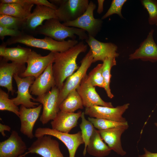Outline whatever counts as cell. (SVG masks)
I'll use <instances>...</instances> for the list:
<instances>
[{"instance_id": "cell-39", "label": "cell", "mask_w": 157, "mask_h": 157, "mask_svg": "<svg viewBox=\"0 0 157 157\" xmlns=\"http://www.w3.org/2000/svg\"><path fill=\"white\" fill-rule=\"evenodd\" d=\"M97 2L98 7L97 12L98 14H100L102 13L103 11V5L104 0H98Z\"/></svg>"}, {"instance_id": "cell-26", "label": "cell", "mask_w": 157, "mask_h": 157, "mask_svg": "<svg viewBox=\"0 0 157 157\" xmlns=\"http://www.w3.org/2000/svg\"><path fill=\"white\" fill-rule=\"evenodd\" d=\"M82 99L76 90L70 92L59 106L61 111L74 113L78 109L83 108Z\"/></svg>"}, {"instance_id": "cell-8", "label": "cell", "mask_w": 157, "mask_h": 157, "mask_svg": "<svg viewBox=\"0 0 157 157\" xmlns=\"http://www.w3.org/2000/svg\"><path fill=\"white\" fill-rule=\"evenodd\" d=\"M29 153L36 154L42 157H64L58 141L47 135L37 138L28 149V151L21 157Z\"/></svg>"}, {"instance_id": "cell-37", "label": "cell", "mask_w": 157, "mask_h": 157, "mask_svg": "<svg viewBox=\"0 0 157 157\" xmlns=\"http://www.w3.org/2000/svg\"><path fill=\"white\" fill-rule=\"evenodd\" d=\"M144 154L139 155L138 157H157V153H152L144 148Z\"/></svg>"}, {"instance_id": "cell-4", "label": "cell", "mask_w": 157, "mask_h": 157, "mask_svg": "<svg viewBox=\"0 0 157 157\" xmlns=\"http://www.w3.org/2000/svg\"><path fill=\"white\" fill-rule=\"evenodd\" d=\"M50 1L58 6L56 10L60 22L72 21L81 16L86 11L89 4L88 0H53Z\"/></svg>"}, {"instance_id": "cell-31", "label": "cell", "mask_w": 157, "mask_h": 157, "mask_svg": "<svg viewBox=\"0 0 157 157\" xmlns=\"http://www.w3.org/2000/svg\"><path fill=\"white\" fill-rule=\"evenodd\" d=\"M19 109L12 100L9 98L8 93L0 89V110L11 112L19 116Z\"/></svg>"}, {"instance_id": "cell-34", "label": "cell", "mask_w": 157, "mask_h": 157, "mask_svg": "<svg viewBox=\"0 0 157 157\" xmlns=\"http://www.w3.org/2000/svg\"><path fill=\"white\" fill-rule=\"evenodd\" d=\"M127 1L126 0H112L110 7L101 19L103 20L114 14H117L121 18H123L122 14V9Z\"/></svg>"}, {"instance_id": "cell-1", "label": "cell", "mask_w": 157, "mask_h": 157, "mask_svg": "<svg viewBox=\"0 0 157 157\" xmlns=\"http://www.w3.org/2000/svg\"><path fill=\"white\" fill-rule=\"evenodd\" d=\"M88 46L83 41L78 42L67 50L62 52H55L52 72L56 86L60 90L64 81L79 67L76 60L79 54L86 52Z\"/></svg>"}, {"instance_id": "cell-41", "label": "cell", "mask_w": 157, "mask_h": 157, "mask_svg": "<svg viewBox=\"0 0 157 157\" xmlns=\"http://www.w3.org/2000/svg\"><path fill=\"white\" fill-rule=\"evenodd\" d=\"M156 25L157 26V23L156 24Z\"/></svg>"}, {"instance_id": "cell-25", "label": "cell", "mask_w": 157, "mask_h": 157, "mask_svg": "<svg viewBox=\"0 0 157 157\" xmlns=\"http://www.w3.org/2000/svg\"><path fill=\"white\" fill-rule=\"evenodd\" d=\"M95 128L86 148L87 152L96 157H104L109 155L111 150L105 143Z\"/></svg>"}, {"instance_id": "cell-30", "label": "cell", "mask_w": 157, "mask_h": 157, "mask_svg": "<svg viewBox=\"0 0 157 157\" xmlns=\"http://www.w3.org/2000/svg\"><path fill=\"white\" fill-rule=\"evenodd\" d=\"M88 119L92 123L94 128L98 130L108 129L128 124L127 122H119L101 118L89 117Z\"/></svg>"}, {"instance_id": "cell-6", "label": "cell", "mask_w": 157, "mask_h": 157, "mask_svg": "<svg viewBox=\"0 0 157 157\" xmlns=\"http://www.w3.org/2000/svg\"><path fill=\"white\" fill-rule=\"evenodd\" d=\"M96 7V4L90 1L86 11L81 16L75 20L63 24L67 26L83 30L88 35L95 38L100 31L103 23L101 19L94 17L93 12Z\"/></svg>"}, {"instance_id": "cell-11", "label": "cell", "mask_w": 157, "mask_h": 157, "mask_svg": "<svg viewBox=\"0 0 157 157\" xmlns=\"http://www.w3.org/2000/svg\"><path fill=\"white\" fill-rule=\"evenodd\" d=\"M17 84V96L12 100L17 106L21 105L27 108H34L39 106V103L32 101L31 99L35 101L36 99L33 97L29 92V88L34 82L35 78L33 76L24 78L18 75H14L13 77Z\"/></svg>"}, {"instance_id": "cell-13", "label": "cell", "mask_w": 157, "mask_h": 157, "mask_svg": "<svg viewBox=\"0 0 157 157\" xmlns=\"http://www.w3.org/2000/svg\"><path fill=\"white\" fill-rule=\"evenodd\" d=\"M57 18L56 10L45 6L37 5L26 19L22 31L29 34H35V30L44 20Z\"/></svg>"}, {"instance_id": "cell-18", "label": "cell", "mask_w": 157, "mask_h": 157, "mask_svg": "<svg viewBox=\"0 0 157 157\" xmlns=\"http://www.w3.org/2000/svg\"><path fill=\"white\" fill-rule=\"evenodd\" d=\"M154 30L152 29L139 47L129 55L130 60L140 59L143 61L157 62V45L153 38Z\"/></svg>"}, {"instance_id": "cell-7", "label": "cell", "mask_w": 157, "mask_h": 157, "mask_svg": "<svg viewBox=\"0 0 157 157\" xmlns=\"http://www.w3.org/2000/svg\"><path fill=\"white\" fill-rule=\"evenodd\" d=\"M45 135L54 137L63 142L68 150L69 157H75L79 147L84 143L81 131L71 134L47 127H39L35 130L34 136L37 138Z\"/></svg>"}, {"instance_id": "cell-3", "label": "cell", "mask_w": 157, "mask_h": 157, "mask_svg": "<svg viewBox=\"0 0 157 157\" xmlns=\"http://www.w3.org/2000/svg\"><path fill=\"white\" fill-rule=\"evenodd\" d=\"M35 34L44 35L59 41H64L68 37L75 40L76 35L81 40H85L88 38L84 30L66 26L57 18L46 20L44 24L36 28Z\"/></svg>"}, {"instance_id": "cell-15", "label": "cell", "mask_w": 157, "mask_h": 157, "mask_svg": "<svg viewBox=\"0 0 157 157\" xmlns=\"http://www.w3.org/2000/svg\"><path fill=\"white\" fill-rule=\"evenodd\" d=\"M25 64L14 63H8L0 57V86L6 88L8 92H10L13 95L15 92L12 84V78L14 75L19 76L25 70Z\"/></svg>"}, {"instance_id": "cell-10", "label": "cell", "mask_w": 157, "mask_h": 157, "mask_svg": "<svg viewBox=\"0 0 157 157\" xmlns=\"http://www.w3.org/2000/svg\"><path fill=\"white\" fill-rule=\"evenodd\" d=\"M54 60L53 52H51L47 55L42 56L32 51L26 62V69L19 76L24 78L33 76L36 78L43 73L48 65L53 63Z\"/></svg>"}, {"instance_id": "cell-14", "label": "cell", "mask_w": 157, "mask_h": 157, "mask_svg": "<svg viewBox=\"0 0 157 157\" xmlns=\"http://www.w3.org/2000/svg\"><path fill=\"white\" fill-rule=\"evenodd\" d=\"M76 90L85 108L94 106L114 107L111 102H105L100 97L96 92L95 87L91 84L87 74L82 79Z\"/></svg>"}, {"instance_id": "cell-9", "label": "cell", "mask_w": 157, "mask_h": 157, "mask_svg": "<svg viewBox=\"0 0 157 157\" xmlns=\"http://www.w3.org/2000/svg\"><path fill=\"white\" fill-rule=\"evenodd\" d=\"M59 90L55 86L47 93L38 96L36 99L35 101L40 103L43 106L40 120L43 124L53 120L60 111L58 104Z\"/></svg>"}, {"instance_id": "cell-20", "label": "cell", "mask_w": 157, "mask_h": 157, "mask_svg": "<svg viewBox=\"0 0 157 157\" xmlns=\"http://www.w3.org/2000/svg\"><path fill=\"white\" fill-rule=\"evenodd\" d=\"M128 127V124L98 131L102 139L111 150L117 154L123 156L126 154V153L122 147L121 137Z\"/></svg>"}, {"instance_id": "cell-12", "label": "cell", "mask_w": 157, "mask_h": 157, "mask_svg": "<svg viewBox=\"0 0 157 157\" xmlns=\"http://www.w3.org/2000/svg\"><path fill=\"white\" fill-rule=\"evenodd\" d=\"M129 104L127 103L116 107L94 106L85 108L84 112L85 115L90 117L101 118L113 121L125 122H127L122 116L128 108Z\"/></svg>"}, {"instance_id": "cell-2", "label": "cell", "mask_w": 157, "mask_h": 157, "mask_svg": "<svg viewBox=\"0 0 157 157\" xmlns=\"http://www.w3.org/2000/svg\"><path fill=\"white\" fill-rule=\"evenodd\" d=\"M78 42L75 39L59 41L47 36L42 39L38 38L23 31L19 36L10 37L5 42L7 45L19 43L53 52L65 51L75 45Z\"/></svg>"}, {"instance_id": "cell-24", "label": "cell", "mask_w": 157, "mask_h": 157, "mask_svg": "<svg viewBox=\"0 0 157 157\" xmlns=\"http://www.w3.org/2000/svg\"><path fill=\"white\" fill-rule=\"evenodd\" d=\"M17 3H0V15H5L22 19H26L31 13L34 5L19 0Z\"/></svg>"}, {"instance_id": "cell-28", "label": "cell", "mask_w": 157, "mask_h": 157, "mask_svg": "<svg viewBox=\"0 0 157 157\" xmlns=\"http://www.w3.org/2000/svg\"><path fill=\"white\" fill-rule=\"evenodd\" d=\"M85 115L84 112H82L81 117V122L79 125L84 144V148L83 152L84 156L86 154L87 147L95 129L92 123L88 120L86 119Z\"/></svg>"}, {"instance_id": "cell-19", "label": "cell", "mask_w": 157, "mask_h": 157, "mask_svg": "<svg viewBox=\"0 0 157 157\" xmlns=\"http://www.w3.org/2000/svg\"><path fill=\"white\" fill-rule=\"evenodd\" d=\"M42 106L40 104L34 108H27L21 105L20 107L19 117L21 124L20 131L30 139L35 137L33 129L39 116Z\"/></svg>"}, {"instance_id": "cell-36", "label": "cell", "mask_w": 157, "mask_h": 157, "mask_svg": "<svg viewBox=\"0 0 157 157\" xmlns=\"http://www.w3.org/2000/svg\"><path fill=\"white\" fill-rule=\"evenodd\" d=\"M24 1L25 2L30 4L46 6L56 10L58 8L57 6L47 0H24Z\"/></svg>"}, {"instance_id": "cell-29", "label": "cell", "mask_w": 157, "mask_h": 157, "mask_svg": "<svg viewBox=\"0 0 157 157\" xmlns=\"http://www.w3.org/2000/svg\"><path fill=\"white\" fill-rule=\"evenodd\" d=\"M26 19L5 15H0V26L22 31Z\"/></svg>"}, {"instance_id": "cell-22", "label": "cell", "mask_w": 157, "mask_h": 157, "mask_svg": "<svg viewBox=\"0 0 157 157\" xmlns=\"http://www.w3.org/2000/svg\"><path fill=\"white\" fill-rule=\"evenodd\" d=\"M82 112L75 113L60 110L55 118L51 122L52 129L61 132L69 133L76 126L78 121L81 117Z\"/></svg>"}, {"instance_id": "cell-5", "label": "cell", "mask_w": 157, "mask_h": 157, "mask_svg": "<svg viewBox=\"0 0 157 157\" xmlns=\"http://www.w3.org/2000/svg\"><path fill=\"white\" fill-rule=\"evenodd\" d=\"M81 65L76 71L68 77L64 82L62 88L59 90L58 99L59 105L72 91L76 90L82 80L87 74L89 68L93 63V57L90 49L81 61Z\"/></svg>"}, {"instance_id": "cell-33", "label": "cell", "mask_w": 157, "mask_h": 157, "mask_svg": "<svg viewBox=\"0 0 157 157\" xmlns=\"http://www.w3.org/2000/svg\"><path fill=\"white\" fill-rule=\"evenodd\" d=\"M141 1L148 12L149 24L156 25L157 23V0H142Z\"/></svg>"}, {"instance_id": "cell-21", "label": "cell", "mask_w": 157, "mask_h": 157, "mask_svg": "<svg viewBox=\"0 0 157 157\" xmlns=\"http://www.w3.org/2000/svg\"><path fill=\"white\" fill-rule=\"evenodd\" d=\"M53 64L48 65L43 73L35 78L30 87V93L40 96L47 93L51 88L56 86L52 72Z\"/></svg>"}, {"instance_id": "cell-23", "label": "cell", "mask_w": 157, "mask_h": 157, "mask_svg": "<svg viewBox=\"0 0 157 157\" xmlns=\"http://www.w3.org/2000/svg\"><path fill=\"white\" fill-rule=\"evenodd\" d=\"M5 42H3L0 46V56L7 61L25 64L28 57L32 51L30 48L18 45L17 47H6Z\"/></svg>"}, {"instance_id": "cell-32", "label": "cell", "mask_w": 157, "mask_h": 157, "mask_svg": "<svg viewBox=\"0 0 157 157\" xmlns=\"http://www.w3.org/2000/svg\"><path fill=\"white\" fill-rule=\"evenodd\" d=\"M103 64H98L89 73L88 79L94 86L104 88L105 83L102 75Z\"/></svg>"}, {"instance_id": "cell-16", "label": "cell", "mask_w": 157, "mask_h": 157, "mask_svg": "<svg viewBox=\"0 0 157 157\" xmlns=\"http://www.w3.org/2000/svg\"><path fill=\"white\" fill-rule=\"evenodd\" d=\"M90 47L93 57V63L98 61L102 62L106 58H116L119 56L117 52V47L111 42H103L88 35L85 40Z\"/></svg>"}, {"instance_id": "cell-35", "label": "cell", "mask_w": 157, "mask_h": 157, "mask_svg": "<svg viewBox=\"0 0 157 157\" xmlns=\"http://www.w3.org/2000/svg\"><path fill=\"white\" fill-rule=\"evenodd\" d=\"M22 31L16 29H10L0 26V38L2 41L6 36L15 37L20 35Z\"/></svg>"}, {"instance_id": "cell-40", "label": "cell", "mask_w": 157, "mask_h": 157, "mask_svg": "<svg viewBox=\"0 0 157 157\" xmlns=\"http://www.w3.org/2000/svg\"><path fill=\"white\" fill-rule=\"evenodd\" d=\"M155 125L157 126V123H155Z\"/></svg>"}, {"instance_id": "cell-27", "label": "cell", "mask_w": 157, "mask_h": 157, "mask_svg": "<svg viewBox=\"0 0 157 157\" xmlns=\"http://www.w3.org/2000/svg\"><path fill=\"white\" fill-rule=\"evenodd\" d=\"M115 58L114 57L107 58L103 61L102 63V75L105 83L104 89L108 96L110 99L114 97L111 92L110 84L111 77V68L116 65Z\"/></svg>"}, {"instance_id": "cell-17", "label": "cell", "mask_w": 157, "mask_h": 157, "mask_svg": "<svg viewBox=\"0 0 157 157\" xmlns=\"http://www.w3.org/2000/svg\"><path fill=\"white\" fill-rule=\"evenodd\" d=\"M27 146L18 132L12 131L9 137L0 142V157H21Z\"/></svg>"}, {"instance_id": "cell-38", "label": "cell", "mask_w": 157, "mask_h": 157, "mask_svg": "<svg viewBox=\"0 0 157 157\" xmlns=\"http://www.w3.org/2000/svg\"><path fill=\"white\" fill-rule=\"evenodd\" d=\"M10 130L11 128L8 126L0 123V132L3 137L6 136V134L4 133L5 131H10Z\"/></svg>"}]
</instances>
